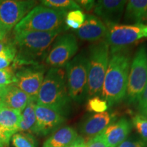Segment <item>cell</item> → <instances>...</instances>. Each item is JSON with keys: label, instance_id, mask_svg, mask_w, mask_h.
<instances>
[{"label": "cell", "instance_id": "obj_23", "mask_svg": "<svg viewBox=\"0 0 147 147\" xmlns=\"http://www.w3.org/2000/svg\"><path fill=\"white\" fill-rule=\"evenodd\" d=\"M41 5L55 10L65 11L68 12L74 10H81L76 1L71 0H42Z\"/></svg>", "mask_w": 147, "mask_h": 147}, {"label": "cell", "instance_id": "obj_3", "mask_svg": "<svg viewBox=\"0 0 147 147\" xmlns=\"http://www.w3.org/2000/svg\"><path fill=\"white\" fill-rule=\"evenodd\" d=\"M39 105L52 108L66 117L71 108L63 67H51L47 71L36 97Z\"/></svg>", "mask_w": 147, "mask_h": 147}, {"label": "cell", "instance_id": "obj_4", "mask_svg": "<svg viewBox=\"0 0 147 147\" xmlns=\"http://www.w3.org/2000/svg\"><path fill=\"white\" fill-rule=\"evenodd\" d=\"M67 12L45 5L35 6L14 28V33L22 32H51L66 29Z\"/></svg>", "mask_w": 147, "mask_h": 147}, {"label": "cell", "instance_id": "obj_39", "mask_svg": "<svg viewBox=\"0 0 147 147\" xmlns=\"http://www.w3.org/2000/svg\"><path fill=\"white\" fill-rule=\"evenodd\" d=\"M145 33H146V38H147V25H146V26H145Z\"/></svg>", "mask_w": 147, "mask_h": 147}, {"label": "cell", "instance_id": "obj_7", "mask_svg": "<svg viewBox=\"0 0 147 147\" xmlns=\"http://www.w3.org/2000/svg\"><path fill=\"white\" fill-rule=\"evenodd\" d=\"M147 84V51L144 46L136 51L129 71L125 100L129 104H136Z\"/></svg>", "mask_w": 147, "mask_h": 147}, {"label": "cell", "instance_id": "obj_8", "mask_svg": "<svg viewBox=\"0 0 147 147\" xmlns=\"http://www.w3.org/2000/svg\"><path fill=\"white\" fill-rule=\"evenodd\" d=\"M143 23L133 25H112L107 27L105 40L109 46L110 53L126 50L138 40L146 38Z\"/></svg>", "mask_w": 147, "mask_h": 147}, {"label": "cell", "instance_id": "obj_20", "mask_svg": "<svg viewBox=\"0 0 147 147\" xmlns=\"http://www.w3.org/2000/svg\"><path fill=\"white\" fill-rule=\"evenodd\" d=\"M124 21L134 24L142 23L147 20V0L127 1Z\"/></svg>", "mask_w": 147, "mask_h": 147}, {"label": "cell", "instance_id": "obj_33", "mask_svg": "<svg viewBox=\"0 0 147 147\" xmlns=\"http://www.w3.org/2000/svg\"><path fill=\"white\" fill-rule=\"evenodd\" d=\"M86 140L83 137L79 136L77 138V139L72 143L69 147H85Z\"/></svg>", "mask_w": 147, "mask_h": 147}, {"label": "cell", "instance_id": "obj_24", "mask_svg": "<svg viewBox=\"0 0 147 147\" xmlns=\"http://www.w3.org/2000/svg\"><path fill=\"white\" fill-rule=\"evenodd\" d=\"M16 55V48L12 41V38H11L0 53V69L9 67L10 63L14 61Z\"/></svg>", "mask_w": 147, "mask_h": 147}, {"label": "cell", "instance_id": "obj_11", "mask_svg": "<svg viewBox=\"0 0 147 147\" xmlns=\"http://www.w3.org/2000/svg\"><path fill=\"white\" fill-rule=\"evenodd\" d=\"M46 68L43 65L23 66L15 70L14 85L32 98H36L44 80Z\"/></svg>", "mask_w": 147, "mask_h": 147}, {"label": "cell", "instance_id": "obj_15", "mask_svg": "<svg viewBox=\"0 0 147 147\" xmlns=\"http://www.w3.org/2000/svg\"><path fill=\"white\" fill-rule=\"evenodd\" d=\"M21 113L18 110L11 109L2 104H0V127L1 130V141L8 147L11 138L18 132Z\"/></svg>", "mask_w": 147, "mask_h": 147}, {"label": "cell", "instance_id": "obj_9", "mask_svg": "<svg viewBox=\"0 0 147 147\" xmlns=\"http://www.w3.org/2000/svg\"><path fill=\"white\" fill-rule=\"evenodd\" d=\"M78 50L76 37L72 34L59 36L49 50L46 63L52 67H63L76 56Z\"/></svg>", "mask_w": 147, "mask_h": 147}, {"label": "cell", "instance_id": "obj_37", "mask_svg": "<svg viewBox=\"0 0 147 147\" xmlns=\"http://www.w3.org/2000/svg\"><path fill=\"white\" fill-rule=\"evenodd\" d=\"M0 147H6V146H5V145L3 144V143H2V142H1V141H0Z\"/></svg>", "mask_w": 147, "mask_h": 147}, {"label": "cell", "instance_id": "obj_13", "mask_svg": "<svg viewBox=\"0 0 147 147\" xmlns=\"http://www.w3.org/2000/svg\"><path fill=\"white\" fill-rule=\"evenodd\" d=\"M127 3L125 0H100L95 3L93 11L95 16L108 27L119 24Z\"/></svg>", "mask_w": 147, "mask_h": 147}, {"label": "cell", "instance_id": "obj_12", "mask_svg": "<svg viewBox=\"0 0 147 147\" xmlns=\"http://www.w3.org/2000/svg\"><path fill=\"white\" fill-rule=\"evenodd\" d=\"M65 121V117L62 114L52 108L37 104L36 124L32 134L38 136H47L61 127Z\"/></svg>", "mask_w": 147, "mask_h": 147}, {"label": "cell", "instance_id": "obj_28", "mask_svg": "<svg viewBox=\"0 0 147 147\" xmlns=\"http://www.w3.org/2000/svg\"><path fill=\"white\" fill-rule=\"evenodd\" d=\"M137 104L138 114L147 118V84L140 96Z\"/></svg>", "mask_w": 147, "mask_h": 147}, {"label": "cell", "instance_id": "obj_36", "mask_svg": "<svg viewBox=\"0 0 147 147\" xmlns=\"http://www.w3.org/2000/svg\"><path fill=\"white\" fill-rule=\"evenodd\" d=\"M5 86L0 85V104H1V102H2V98H3V93H4V91H5Z\"/></svg>", "mask_w": 147, "mask_h": 147}, {"label": "cell", "instance_id": "obj_30", "mask_svg": "<svg viewBox=\"0 0 147 147\" xmlns=\"http://www.w3.org/2000/svg\"><path fill=\"white\" fill-rule=\"evenodd\" d=\"M85 147H108L107 143L103 137L102 134H100L91 138L88 142H86Z\"/></svg>", "mask_w": 147, "mask_h": 147}, {"label": "cell", "instance_id": "obj_5", "mask_svg": "<svg viewBox=\"0 0 147 147\" xmlns=\"http://www.w3.org/2000/svg\"><path fill=\"white\" fill-rule=\"evenodd\" d=\"M110 49L104 40L94 42L88 55L87 98L100 96L110 59Z\"/></svg>", "mask_w": 147, "mask_h": 147}, {"label": "cell", "instance_id": "obj_21", "mask_svg": "<svg viewBox=\"0 0 147 147\" xmlns=\"http://www.w3.org/2000/svg\"><path fill=\"white\" fill-rule=\"evenodd\" d=\"M36 98H31L21 114L18 132H27L32 134L36 124Z\"/></svg>", "mask_w": 147, "mask_h": 147}, {"label": "cell", "instance_id": "obj_1", "mask_svg": "<svg viewBox=\"0 0 147 147\" xmlns=\"http://www.w3.org/2000/svg\"><path fill=\"white\" fill-rule=\"evenodd\" d=\"M62 32L14 33L12 41L16 48V55L11 67L15 71L23 66L40 64V61L47 57L51 45Z\"/></svg>", "mask_w": 147, "mask_h": 147}, {"label": "cell", "instance_id": "obj_27", "mask_svg": "<svg viewBox=\"0 0 147 147\" xmlns=\"http://www.w3.org/2000/svg\"><path fill=\"white\" fill-rule=\"evenodd\" d=\"M15 82V71L12 67L0 69V85L8 86Z\"/></svg>", "mask_w": 147, "mask_h": 147}, {"label": "cell", "instance_id": "obj_38", "mask_svg": "<svg viewBox=\"0 0 147 147\" xmlns=\"http://www.w3.org/2000/svg\"><path fill=\"white\" fill-rule=\"evenodd\" d=\"M0 141H1V142H2V141H1V127H0Z\"/></svg>", "mask_w": 147, "mask_h": 147}, {"label": "cell", "instance_id": "obj_22", "mask_svg": "<svg viewBox=\"0 0 147 147\" xmlns=\"http://www.w3.org/2000/svg\"><path fill=\"white\" fill-rule=\"evenodd\" d=\"M14 147H38V140L34 134L27 132H17L11 138Z\"/></svg>", "mask_w": 147, "mask_h": 147}, {"label": "cell", "instance_id": "obj_34", "mask_svg": "<svg viewBox=\"0 0 147 147\" xmlns=\"http://www.w3.org/2000/svg\"><path fill=\"white\" fill-rule=\"evenodd\" d=\"M9 39H10V38H9L8 36H7L5 38H3L2 40H1V41H0V53H1V51L3 50V48L5 47V45H7Z\"/></svg>", "mask_w": 147, "mask_h": 147}, {"label": "cell", "instance_id": "obj_6", "mask_svg": "<svg viewBox=\"0 0 147 147\" xmlns=\"http://www.w3.org/2000/svg\"><path fill=\"white\" fill-rule=\"evenodd\" d=\"M65 80L71 100L82 104L87 98L88 58L83 53L74 57L65 66Z\"/></svg>", "mask_w": 147, "mask_h": 147}, {"label": "cell", "instance_id": "obj_18", "mask_svg": "<svg viewBox=\"0 0 147 147\" xmlns=\"http://www.w3.org/2000/svg\"><path fill=\"white\" fill-rule=\"evenodd\" d=\"M31 98L27 93L12 84L5 86L1 104L22 113Z\"/></svg>", "mask_w": 147, "mask_h": 147}, {"label": "cell", "instance_id": "obj_14", "mask_svg": "<svg viewBox=\"0 0 147 147\" xmlns=\"http://www.w3.org/2000/svg\"><path fill=\"white\" fill-rule=\"evenodd\" d=\"M117 119L115 114L110 112L94 114L84 119L80 125V132L82 136L91 139L102 133Z\"/></svg>", "mask_w": 147, "mask_h": 147}, {"label": "cell", "instance_id": "obj_26", "mask_svg": "<svg viewBox=\"0 0 147 147\" xmlns=\"http://www.w3.org/2000/svg\"><path fill=\"white\" fill-rule=\"evenodd\" d=\"M86 109L87 111L95 113H102L106 112L108 109V103L100 96H94L87 99Z\"/></svg>", "mask_w": 147, "mask_h": 147}, {"label": "cell", "instance_id": "obj_25", "mask_svg": "<svg viewBox=\"0 0 147 147\" xmlns=\"http://www.w3.org/2000/svg\"><path fill=\"white\" fill-rule=\"evenodd\" d=\"M132 127L135 129L140 139L147 144V118L144 116L137 114L132 117Z\"/></svg>", "mask_w": 147, "mask_h": 147}, {"label": "cell", "instance_id": "obj_32", "mask_svg": "<svg viewBox=\"0 0 147 147\" xmlns=\"http://www.w3.org/2000/svg\"><path fill=\"white\" fill-rule=\"evenodd\" d=\"M76 2L78 3L80 8L84 9L88 12L93 10L95 5V1L93 0H78L76 1Z\"/></svg>", "mask_w": 147, "mask_h": 147}, {"label": "cell", "instance_id": "obj_17", "mask_svg": "<svg viewBox=\"0 0 147 147\" xmlns=\"http://www.w3.org/2000/svg\"><path fill=\"white\" fill-rule=\"evenodd\" d=\"M131 129V121L122 117L108 125L101 134L108 147H117L127 138Z\"/></svg>", "mask_w": 147, "mask_h": 147}, {"label": "cell", "instance_id": "obj_16", "mask_svg": "<svg viewBox=\"0 0 147 147\" xmlns=\"http://www.w3.org/2000/svg\"><path fill=\"white\" fill-rule=\"evenodd\" d=\"M107 27L98 17L93 14L86 15L85 20L82 26L75 34L80 40L91 42H96L104 40Z\"/></svg>", "mask_w": 147, "mask_h": 147}, {"label": "cell", "instance_id": "obj_2", "mask_svg": "<svg viewBox=\"0 0 147 147\" xmlns=\"http://www.w3.org/2000/svg\"><path fill=\"white\" fill-rule=\"evenodd\" d=\"M131 56L126 50L111 53L102 86L101 97L113 106L125 97Z\"/></svg>", "mask_w": 147, "mask_h": 147}, {"label": "cell", "instance_id": "obj_19", "mask_svg": "<svg viewBox=\"0 0 147 147\" xmlns=\"http://www.w3.org/2000/svg\"><path fill=\"white\" fill-rule=\"evenodd\" d=\"M78 137V132L72 127H62L51 134L42 147H69Z\"/></svg>", "mask_w": 147, "mask_h": 147}, {"label": "cell", "instance_id": "obj_10", "mask_svg": "<svg viewBox=\"0 0 147 147\" xmlns=\"http://www.w3.org/2000/svg\"><path fill=\"white\" fill-rule=\"evenodd\" d=\"M36 4L31 0H0V25L10 32Z\"/></svg>", "mask_w": 147, "mask_h": 147}, {"label": "cell", "instance_id": "obj_29", "mask_svg": "<svg viewBox=\"0 0 147 147\" xmlns=\"http://www.w3.org/2000/svg\"><path fill=\"white\" fill-rule=\"evenodd\" d=\"M85 14L81 10H74L67 12L65 19L70 20L82 25L85 20Z\"/></svg>", "mask_w": 147, "mask_h": 147}, {"label": "cell", "instance_id": "obj_35", "mask_svg": "<svg viewBox=\"0 0 147 147\" xmlns=\"http://www.w3.org/2000/svg\"><path fill=\"white\" fill-rule=\"evenodd\" d=\"M8 33L9 32H7L6 30H5V29L0 25V41L2 40L3 38H5V37L8 36Z\"/></svg>", "mask_w": 147, "mask_h": 147}, {"label": "cell", "instance_id": "obj_31", "mask_svg": "<svg viewBox=\"0 0 147 147\" xmlns=\"http://www.w3.org/2000/svg\"><path fill=\"white\" fill-rule=\"evenodd\" d=\"M117 147H147V144L140 138H127Z\"/></svg>", "mask_w": 147, "mask_h": 147}]
</instances>
